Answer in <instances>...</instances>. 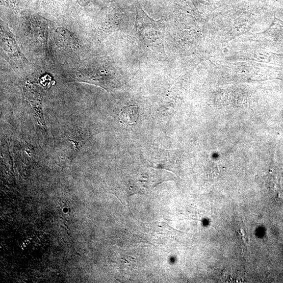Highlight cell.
Masks as SVG:
<instances>
[{
    "instance_id": "3",
    "label": "cell",
    "mask_w": 283,
    "mask_h": 283,
    "mask_svg": "<svg viewBox=\"0 0 283 283\" xmlns=\"http://www.w3.org/2000/svg\"><path fill=\"white\" fill-rule=\"evenodd\" d=\"M2 3L11 7H15L16 5L17 0H1Z\"/></svg>"
},
{
    "instance_id": "1",
    "label": "cell",
    "mask_w": 283,
    "mask_h": 283,
    "mask_svg": "<svg viewBox=\"0 0 283 283\" xmlns=\"http://www.w3.org/2000/svg\"><path fill=\"white\" fill-rule=\"evenodd\" d=\"M135 7L137 15L134 31L141 42L147 48L163 45L165 26L162 21L150 18L138 2L135 3Z\"/></svg>"
},
{
    "instance_id": "4",
    "label": "cell",
    "mask_w": 283,
    "mask_h": 283,
    "mask_svg": "<svg viewBox=\"0 0 283 283\" xmlns=\"http://www.w3.org/2000/svg\"><path fill=\"white\" fill-rule=\"evenodd\" d=\"M78 1L79 4H80L81 5H85L87 4L89 0H78Z\"/></svg>"
},
{
    "instance_id": "2",
    "label": "cell",
    "mask_w": 283,
    "mask_h": 283,
    "mask_svg": "<svg viewBox=\"0 0 283 283\" xmlns=\"http://www.w3.org/2000/svg\"><path fill=\"white\" fill-rule=\"evenodd\" d=\"M119 118L120 123L124 127H131L138 120V108L135 105L126 106L120 112Z\"/></svg>"
}]
</instances>
